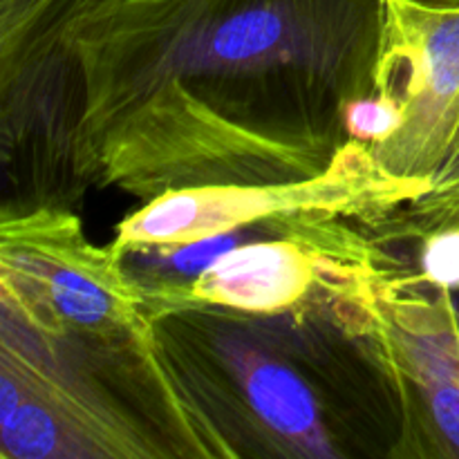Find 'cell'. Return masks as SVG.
Segmentation results:
<instances>
[{"label": "cell", "instance_id": "cell-5", "mask_svg": "<svg viewBox=\"0 0 459 459\" xmlns=\"http://www.w3.org/2000/svg\"><path fill=\"white\" fill-rule=\"evenodd\" d=\"M429 184L388 173L370 146L352 142L309 179L170 191L117 224L112 251L175 247L281 218H348L361 224L420 200Z\"/></svg>", "mask_w": 459, "mask_h": 459}, {"label": "cell", "instance_id": "cell-6", "mask_svg": "<svg viewBox=\"0 0 459 459\" xmlns=\"http://www.w3.org/2000/svg\"><path fill=\"white\" fill-rule=\"evenodd\" d=\"M375 305L406 408L399 455H415L421 442L424 457L459 459V323L451 296L379 255Z\"/></svg>", "mask_w": 459, "mask_h": 459}, {"label": "cell", "instance_id": "cell-8", "mask_svg": "<svg viewBox=\"0 0 459 459\" xmlns=\"http://www.w3.org/2000/svg\"><path fill=\"white\" fill-rule=\"evenodd\" d=\"M453 211H459V128L446 157L430 178L429 191L420 200L393 211L390 218L403 224H417L453 213Z\"/></svg>", "mask_w": 459, "mask_h": 459}, {"label": "cell", "instance_id": "cell-1", "mask_svg": "<svg viewBox=\"0 0 459 459\" xmlns=\"http://www.w3.org/2000/svg\"><path fill=\"white\" fill-rule=\"evenodd\" d=\"M388 0H108L70 34L79 175L151 202L309 179L381 88Z\"/></svg>", "mask_w": 459, "mask_h": 459}, {"label": "cell", "instance_id": "cell-7", "mask_svg": "<svg viewBox=\"0 0 459 459\" xmlns=\"http://www.w3.org/2000/svg\"><path fill=\"white\" fill-rule=\"evenodd\" d=\"M379 90L397 99L403 126L372 155L397 178L430 184L459 128V9L388 0Z\"/></svg>", "mask_w": 459, "mask_h": 459}, {"label": "cell", "instance_id": "cell-2", "mask_svg": "<svg viewBox=\"0 0 459 459\" xmlns=\"http://www.w3.org/2000/svg\"><path fill=\"white\" fill-rule=\"evenodd\" d=\"M0 424L3 459L227 457L74 211L0 215Z\"/></svg>", "mask_w": 459, "mask_h": 459}, {"label": "cell", "instance_id": "cell-10", "mask_svg": "<svg viewBox=\"0 0 459 459\" xmlns=\"http://www.w3.org/2000/svg\"><path fill=\"white\" fill-rule=\"evenodd\" d=\"M411 3L433 9H459V0H411Z\"/></svg>", "mask_w": 459, "mask_h": 459}, {"label": "cell", "instance_id": "cell-9", "mask_svg": "<svg viewBox=\"0 0 459 459\" xmlns=\"http://www.w3.org/2000/svg\"><path fill=\"white\" fill-rule=\"evenodd\" d=\"M403 126V112L397 99L388 92L363 97L348 108V130L352 142L377 146L393 137Z\"/></svg>", "mask_w": 459, "mask_h": 459}, {"label": "cell", "instance_id": "cell-3", "mask_svg": "<svg viewBox=\"0 0 459 459\" xmlns=\"http://www.w3.org/2000/svg\"><path fill=\"white\" fill-rule=\"evenodd\" d=\"M348 294L273 314L200 307L155 321L161 352L227 457H348L361 453L341 406V379L314 345L318 323Z\"/></svg>", "mask_w": 459, "mask_h": 459}, {"label": "cell", "instance_id": "cell-4", "mask_svg": "<svg viewBox=\"0 0 459 459\" xmlns=\"http://www.w3.org/2000/svg\"><path fill=\"white\" fill-rule=\"evenodd\" d=\"M108 0H0V215L74 211L83 81L70 34Z\"/></svg>", "mask_w": 459, "mask_h": 459}]
</instances>
